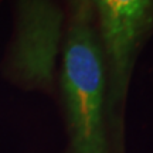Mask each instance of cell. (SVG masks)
<instances>
[{
    "mask_svg": "<svg viewBox=\"0 0 153 153\" xmlns=\"http://www.w3.org/2000/svg\"><path fill=\"white\" fill-rule=\"evenodd\" d=\"M61 98L68 153H111L106 126V74L91 0H65Z\"/></svg>",
    "mask_w": 153,
    "mask_h": 153,
    "instance_id": "obj_1",
    "label": "cell"
},
{
    "mask_svg": "<svg viewBox=\"0 0 153 153\" xmlns=\"http://www.w3.org/2000/svg\"><path fill=\"white\" fill-rule=\"evenodd\" d=\"M106 74L111 153H123V115L135 65L153 34V0H91Z\"/></svg>",
    "mask_w": 153,
    "mask_h": 153,
    "instance_id": "obj_2",
    "label": "cell"
}]
</instances>
